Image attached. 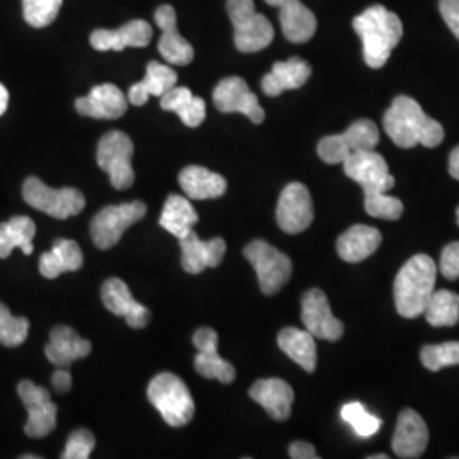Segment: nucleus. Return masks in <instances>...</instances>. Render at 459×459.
Here are the masks:
<instances>
[{"instance_id": "nucleus-1", "label": "nucleus", "mask_w": 459, "mask_h": 459, "mask_svg": "<svg viewBox=\"0 0 459 459\" xmlns=\"http://www.w3.org/2000/svg\"><path fill=\"white\" fill-rule=\"evenodd\" d=\"M386 134L400 148L424 145L437 147L444 140V128L439 121L429 117L422 106L409 96H398L383 117Z\"/></svg>"}, {"instance_id": "nucleus-2", "label": "nucleus", "mask_w": 459, "mask_h": 459, "mask_svg": "<svg viewBox=\"0 0 459 459\" xmlns=\"http://www.w3.org/2000/svg\"><path fill=\"white\" fill-rule=\"evenodd\" d=\"M354 31L362 41L364 62L371 68H381L403 36L400 17L383 5H373L352 21Z\"/></svg>"}, {"instance_id": "nucleus-3", "label": "nucleus", "mask_w": 459, "mask_h": 459, "mask_svg": "<svg viewBox=\"0 0 459 459\" xmlns=\"http://www.w3.org/2000/svg\"><path fill=\"white\" fill-rule=\"evenodd\" d=\"M437 265L426 255H413L398 271L394 279V293L396 312L403 318L422 316L427 303L436 291Z\"/></svg>"}, {"instance_id": "nucleus-4", "label": "nucleus", "mask_w": 459, "mask_h": 459, "mask_svg": "<svg viewBox=\"0 0 459 459\" xmlns=\"http://www.w3.org/2000/svg\"><path fill=\"white\" fill-rule=\"evenodd\" d=\"M148 400L170 427L187 426L196 411L193 394L181 377L160 373L148 385Z\"/></svg>"}, {"instance_id": "nucleus-5", "label": "nucleus", "mask_w": 459, "mask_h": 459, "mask_svg": "<svg viewBox=\"0 0 459 459\" xmlns=\"http://www.w3.org/2000/svg\"><path fill=\"white\" fill-rule=\"evenodd\" d=\"M227 11L238 51L255 53L273 43L274 28L267 17L255 11L254 0H227Z\"/></svg>"}, {"instance_id": "nucleus-6", "label": "nucleus", "mask_w": 459, "mask_h": 459, "mask_svg": "<svg viewBox=\"0 0 459 459\" xmlns=\"http://www.w3.org/2000/svg\"><path fill=\"white\" fill-rule=\"evenodd\" d=\"M24 201L41 213L48 214L56 220H66L70 216L82 213L85 197L74 187L53 189L38 178H28L22 186Z\"/></svg>"}, {"instance_id": "nucleus-7", "label": "nucleus", "mask_w": 459, "mask_h": 459, "mask_svg": "<svg viewBox=\"0 0 459 459\" xmlns=\"http://www.w3.org/2000/svg\"><path fill=\"white\" fill-rule=\"evenodd\" d=\"M247 261L257 273L259 288L264 295L273 296L291 279L293 274V263L291 259L282 254L276 247L264 242L254 240L244 248Z\"/></svg>"}, {"instance_id": "nucleus-8", "label": "nucleus", "mask_w": 459, "mask_h": 459, "mask_svg": "<svg viewBox=\"0 0 459 459\" xmlns=\"http://www.w3.org/2000/svg\"><path fill=\"white\" fill-rule=\"evenodd\" d=\"M379 143V130L371 119H359L352 123L344 133L332 134L320 140L318 157L325 164H342L347 157L364 152L375 150Z\"/></svg>"}, {"instance_id": "nucleus-9", "label": "nucleus", "mask_w": 459, "mask_h": 459, "mask_svg": "<svg viewBox=\"0 0 459 459\" xmlns=\"http://www.w3.org/2000/svg\"><path fill=\"white\" fill-rule=\"evenodd\" d=\"M132 138L123 132L106 133L98 145V165L109 176L117 191L130 189L134 182Z\"/></svg>"}, {"instance_id": "nucleus-10", "label": "nucleus", "mask_w": 459, "mask_h": 459, "mask_svg": "<svg viewBox=\"0 0 459 459\" xmlns=\"http://www.w3.org/2000/svg\"><path fill=\"white\" fill-rule=\"evenodd\" d=\"M147 214V204L142 201L106 206L91 221V237L98 248L115 247L123 233Z\"/></svg>"}, {"instance_id": "nucleus-11", "label": "nucleus", "mask_w": 459, "mask_h": 459, "mask_svg": "<svg viewBox=\"0 0 459 459\" xmlns=\"http://www.w3.org/2000/svg\"><path fill=\"white\" fill-rule=\"evenodd\" d=\"M345 176L358 182L364 195L388 193L394 187V178L388 170V164L375 150L358 152L347 157L344 162Z\"/></svg>"}, {"instance_id": "nucleus-12", "label": "nucleus", "mask_w": 459, "mask_h": 459, "mask_svg": "<svg viewBox=\"0 0 459 459\" xmlns=\"http://www.w3.org/2000/svg\"><path fill=\"white\" fill-rule=\"evenodd\" d=\"M17 394L28 411L24 432L34 439L47 437L56 427L58 413L56 405L51 402L48 390L34 385L30 379H24L17 385Z\"/></svg>"}, {"instance_id": "nucleus-13", "label": "nucleus", "mask_w": 459, "mask_h": 459, "mask_svg": "<svg viewBox=\"0 0 459 459\" xmlns=\"http://www.w3.org/2000/svg\"><path fill=\"white\" fill-rule=\"evenodd\" d=\"M313 201L308 187L301 182L288 184L278 201L276 220L279 229L290 235H298L312 225Z\"/></svg>"}, {"instance_id": "nucleus-14", "label": "nucleus", "mask_w": 459, "mask_h": 459, "mask_svg": "<svg viewBox=\"0 0 459 459\" xmlns=\"http://www.w3.org/2000/svg\"><path fill=\"white\" fill-rule=\"evenodd\" d=\"M301 322L315 339L335 342L344 335V324L333 316L327 295L318 288L301 298Z\"/></svg>"}, {"instance_id": "nucleus-15", "label": "nucleus", "mask_w": 459, "mask_h": 459, "mask_svg": "<svg viewBox=\"0 0 459 459\" xmlns=\"http://www.w3.org/2000/svg\"><path fill=\"white\" fill-rule=\"evenodd\" d=\"M213 102L220 113H240L254 125H261L265 117L259 99L242 77H229L218 83L214 87Z\"/></svg>"}, {"instance_id": "nucleus-16", "label": "nucleus", "mask_w": 459, "mask_h": 459, "mask_svg": "<svg viewBox=\"0 0 459 459\" xmlns=\"http://www.w3.org/2000/svg\"><path fill=\"white\" fill-rule=\"evenodd\" d=\"M155 22L162 30L159 51L169 65H189L195 60V48L178 31V16L172 5H160L155 11Z\"/></svg>"}, {"instance_id": "nucleus-17", "label": "nucleus", "mask_w": 459, "mask_h": 459, "mask_svg": "<svg viewBox=\"0 0 459 459\" xmlns=\"http://www.w3.org/2000/svg\"><path fill=\"white\" fill-rule=\"evenodd\" d=\"M193 342L197 349L195 368L201 377L218 379L225 385L235 379V368L218 354V333L213 328L203 327L196 330L193 335Z\"/></svg>"}, {"instance_id": "nucleus-18", "label": "nucleus", "mask_w": 459, "mask_h": 459, "mask_svg": "<svg viewBox=\"0 0 459 459\" xmlns=\"http://www.w3.org/2000/svg\"><path fill=\"white\" fill-rule=\"evenodd\" d=\"M100 299L109 312L123 316L130 327H147L150 322V310L133 298L128 284L123 279H108L102 284Z\"/></svg>"}, {"instance_id": "nucleus-19", "label": "nucleus", "mask_w": 459, "mask_h": 459, "mask_svg": "<svg viewBox=\"0 0 459 459\" xmlns=\"http://www.w3.org/2000/svg\"><path fill=\"white\" fill-rule=\"evenodd\" d=\"M179 244L182 252V269L189 274H201L210 267H218L227 254V242L223 238L216 237L204 242L197 237L195 230L179 238Z\"/></svg>"}, {"instance_id": "nucleus-20", "label": "nucleus", "mask_w": 459, "mask_h": 459, "mask_svg": "<svg viewBox=\"0 0 459 459\" xmlns=\"http://www.w3.org/2000/svg\"><path fill=\"white\" fill-rule=\"evenodd\" d=\"M429 443L426 420L411 409L400 411L394 429L392 447L398 458H420Z\"/></svg>"}, {"instance_id": "nucleus-21", "label": "nucleus", "mask_w": 459, "mask_h": 459, "mask_svg": "<svg viewBox=\"0 0 459 459\" xmlns=\"http://www.w3.org/2000/svg\"><path fill=\"white\" fill-rule=\"evenodd\" d=\"M152 36H153V30L147 21L133 19L117 30H96L91 34V45L98 51L145 48L150 45Z\"/></svg>"}, {"instance_id": "nucleus-22", "label": "nucleus", "mask_w": 459, "mask_h": 459, "mask_svg": "<svg viewBox=\"0 0 459 459\" xmlns=\"http://www.w3.org/2000/svg\"><path fill=\"white\" fill-rule=\"evenodd\" d=\"M79 115L94 119H117L128 109V98L113 83L96 85L89 96L75 100Z\"/></svg>"}, {"instance_id": "nucleus-23", "label": "nucleus", "mask_w": 459, "mask_h": 459, "mask_svg": "<svg viewBox=\"0 0 459 459\" xmlns=\"http://www.w3.org/2000/svg\"><path fill=\"white\" fill-rule=\"evenodd\" d=\"M265 4L278 7L279 22L282 34L291 43H307L316 31V17L299 0H265Z\"/></svg>"}, {"instance_id": "nucleus-24", "label": "nucleus", "mask_w": 459, "mask_h": 459, "mask_svg": "<svg viewBox=\"0 0 459 459\" xmlns=\"http://www.w3.org/2000/svg\"><path fill=\"white\" fill-rule=\"evenodd\" d=\"M248 394L274 420L290 419L291 407H293V402H295V392L286 381H282L279 377L259 379L252 385V388L248 390Z\"/></svg>"}, {"instance_id": "nucleus-25", "label": "nucleus", "mask_w": 459, "mask_h": 459, "mask_svg": "<svg viewBox=\"0 0 459 459\" xmlns=\"http://www.w3.org/2000/svg\"><path fill=\"white\" fill-rule=\"evenodd\" d=\"M312 77V66L308 62L293 56L286 62H276L273 70L264 75L263 92L269 98H278L286 91H295L303 87Z\"/></svg>"}, {"instance_id": "nucleus-26", "label": "nucleus", "mask_w": 459, "mask_h": 459, "mask_svg": "<svg viewBox=\"0 0 459 459\" xmlns=\"http://www.w3.org/2000/svg\"><path fill=\"white\" fill-rule=\"evenodd\" d=\"M91 351L92 344L68 325L53 328L49 333V344L45 347L48 361L56 368H68L72 362L87 358Z\"/></svg>"}, {"instance_id": "nucleus-27", "label": "nucleus", "mask_w": 459, "mask_h": 459, "mask_svg": "<svg viewBox=\"0 0 459 459\" xmlns=\"http://www.w3.org/2000/svg\"><path fill=\"white\" fill-rule=\"evenodd\" d=\"M179 184L186 196L197 201L221 197L229 187L223 176L212 172L210 169L201 165L184 167L179 174Z\"/></svg>"}, {"instance_id": "nucleus-28", "label": "nucleus", "mask_w": 459, "mask_h": 459, "mask_svg": "<svg viewBox=\"0 0 459 459\" xmlns=\"http://www.w3.org/2000/svg\"><path fill=\"white\" fill-rule=\"evenodd\" d=\"M381 246L379 230L368 225H354L339 237L337 254L344 263H362Z\"/></svg>"}, {"instance_id": "nucleus-29", "label": "nucleus", "mask_w": 459, "mask_h": 459, "mask_svg": "<svg viewBox=\"0 0 459 459\" xmlns=\"http://www.w3.org/2000/svg\"><path fill=\"white\" fill-rule=\"evenodd\" d=\"M83 254L75 240L58 238L53 242L49 252L39 257V273L47 279H55L64 273H74L82 267Z\"/></svg>"}, {"instance_id": "nucleus-30", "label": "nucleus", "mask_w": 459, "mask_h": 459, "mask_svg": "<svg viewBox=\"0 0 459 459\" xmlns=\"http://www.w3.org/2000/svg\"><path fill=\"white\" fill-rule=\"evenodd\" d=\"M178 85V74L170 65H162L159 62H150L147 75L142 82L134 83L128 92V102L133 106L147 104L150 96L162 98L172 87Z\"/></svg>"}, {"instance_id": "nucleus-31", "label": "nucleus", "mask_w": 459, "mask_h": 459, "mask_svg": "<svg viewBox=\"0 0 459 459\" xmlns=\"http://www.w3.org/2000/svg\"><path fill=\"white\" fill-rule=\"evenodd\" d=\"M160 108L169 113H176L189 128H197L206 117L204 99L196 98L187 87H172L160 98Z\"/></svg>"}, {"instance_id": "nucleus-32", "label": "nucleus", "mask_w": 459, "mask_h": 459, "mask_svg": "<svg viewBox=\"0 0 459 459\" xmlns=\"http://www.w3.org/2000/svg\"><path fill=\"white\" fill-rule=\"evenodd\" d=\"M279 349L293 361L301 366L307 373H313L316 368V344L308 330L296 327L282 328L278 335Z\"/></svg>"}, {"instance_id": "nucleus-33", "label": "nucleus", "mask_w": 459, "mask_h": 459, "mask_svg": "<svg viewBox=\"0 0 459 459\" xmlns=\"http://www.w3.org/2000/svg\"><path fill=\"white\" fill-rule=\"evenodd\" d=\"M36 225L30 216H14L0 223V259H7L14 248H21L24 255L33 254Z\"/></svg>"}, {"instance_id": "nucleus-34", "label": "nucleus", "mask_w": 459, "mask_h": 459, "mask_svg": "<svg viewBox=\"0 0 459 459\" xmlns=\"http://www.w3.org/2000/svg\"><path fill=\"white\" fill-rule=\"evenodd\" d=\"M197 220L199 216L193 204L189 203V199L179 195H170L165 199L164 210L160 214V225L176 238H182L189 231H193Z\"/></svg>"}, {"instance_id": "nucleus-35", "label": "nucleus", "mask_w": 459, "mask_h": 459, "mask_svg": "<svg viewBox=\"0 0 459 459\" xmlns=\"http://www.w3.org/2000/svg\"><path fill=\"white\" fill-rule=\"evenodd\" d=\"M424 316L432 327H455L459 322V295L447 290L434 291L427 303Z\"/></svg>"}, {"instance_id": "nucleus-36", "label": "nucleus", "mask_w": 459, "mask_h": 459, "mask_svg": "<svg viewBox=\"0 0 459 459\" xmlns=\"http://www.w3.org/2000/svg\"><path fill=\"white\" fill-rule=\"evenodd\" d=\"M342 420L352 427L358 437L368 439L375 436L381 429V420L366 411V407L359 402H351L342 407L341 411Z\"/></svg>"}, {"instance_id": "nucleus-37", "label": "nucleus", "mask_w": 459, "mask_h": 459, "mask_svg": "<svg viewBox=\"0 0 459 459\" xmlns=\"http://www.w3.org/2000/svg\"><path fill=\"white\" fill-rule=\"evenodd\" d=\"M30 320L24 316H14L9 308L0 303V344L17 347L28 339Z\"/></svg>"}, {"instance_id": "nucleus-38", "label": "nucleus", "mask_w": 459, "mask_h": 459, "mask_svg": "<svg viewBox=\"0 0 459 459\" xmlns=\"http://www.w3.org/2000/svg\"><path fill=\"white\" fill-rule=\"evenodd\" d=\"M420 361L429 371L437 373L447 366H459V342L424 345Z\"/></svg>"}, {"instance_id": "nucleus-39", "label": "nucleus", "mask_w": 459, "mask_h": 459, "mask_svg": "<svg viewBox=\"0 0 459 459\" xmlns=\"http://www.w3.org/2000/svg\"><path fill=\"white\" fill-rule=\"evenodd\" d=\"M64 0H22V14L30 26L47 28L60 13Z\"/></svg>"}, {"instance_id": "nucleus-40", "label": "nucleus", "mask_w": 459, "mask_h": 459, "mask_svg": "<svg viewBox=\"0 0 459 459\" xmlns=\"http://www.w3.org/2000/svg\"><path fill=\"white\" fill-rule=\"evenodd\" d=\"M366 213L381 220H398L403 214V203L398 197L388 196L386 193L364 195Z\"/></svg>"}, {"instance_id": "nucleus-41", "label": "nucleus", "mask_w": 459, "mask_h": 459, "mask_svg": "<svg viewBox=\"0 0 459 459\" xmlns=\"http://www.w3.org/2000/svg\"><path fill=\"white\" fill-rule=\"evenodd\" d=\"M96 446V437L91 430L79 429L70 434L66 441L65 451L62 455L64 459H87L91 458Z\"/></svg>"}, {"instance_id": "nucleus-42", "label": "nucleus", "mask_w": 459, "mask_h": 459, "mask_svg": "<svg viewBox=\"0 0 459 459\" xmlns=\"http://www.w3.org/2000/svg\"><path fill=\"white\" fill-rule=\"evenodd\" d=\"M439 271L444 278L449 281L459 278V242H453L444 247Z\"/></svg>"}, {"instance_id": "nucleus-43", "label": "nucleus", "mask_w": 459, "mask_h": 459, "mask_svg": "<svg viewBox=\"0 0 459 459\" xmlns=\"http://www.w3.org/2000/svg\"><path fill=\"white\" fill-rule=\"evenodd\" d=\"M439 9L446 24L459 39V0H441Z\"/></svg>"}, {"instance_id": "nucleus-44", "label": "nucleus", "mask_w": 459, "mask_h": 459, "mask_svg": "<svg viewBox=\"0 0 459 459\" xmlns=\"http://www.w3.org/2000/svg\"><path fill=\"white\" fill-rule=\"evenodd\" d=\"M290 456L293 459H318L320 456L316 455V449L312 444L305 443V441H296L290 446Z\"/></svg>"}, {"instance_id": "nucleus-45", "label": "nucleus", "mask_w": 459, "mask_h": 459, "mask_svg": "<svg viewBox=\"0 0 459 459\" xmlns=\"http://www.w3.org/2000/svg\"><path fill=\"white\" fill-rule=\"evenodd\" d=\"M51 385L58 394H68L72 388V377L65 371V368H58L53 377H51Z\"/></svg>"}, {"instance_id": "nucleus-46", "label": "nucleus", "mask_w": 459, "mask_h": 459, "mask_svg": "<svg viewBox=\"0 0 459 459\" xmlns=\"http://www.w3.org/2000/svg\"><path fill=\"white\" fill-rule=\"evenodd\" d=\"M449 174L459 181V147L455 148L449 155Z\"/></svg>"}, {"instance_id": "nucleus-47", "label": "nucleus", "mask_w": 459, "mask_h": 459, "mask_svg": "<svg viewBox=\"0 0 459 459\" xmlns=\"http://www.w3.org/2000/svg\"><path fill=\"white\" fill-rule=\"evenodd\" d=\"M9 106V91L0 83V116L7 111Z\"/></svg>"}, {"instance_id": "nucleus-48", "label": "nucleus", "mask_w": 459, "mask_h": 459, "mask_svg": "<svg viewBox=\"0 0 459 459\" xmlns=\"http://www.w3.org/2000/svg\"><path fill=\"white\" fill-rule=\"evenodd\" d=\"M388 455H373V456H368V459H388Z\"/></svg>"}, {"instance_id": "nucleus-49", "label": "nucleus", "mask_w": 459, "mask_h": 459, "mask_svg": "<svg viewBox=\"0 0 459 459\" xmlns=\"http://www.w3.org/2000/svg\"><path fill=\"white\" fill-rule=\"evenodd\" d=\"M456 221H458V227H459V206H458V210H456Z\"/></svg>"}]
</instances>
